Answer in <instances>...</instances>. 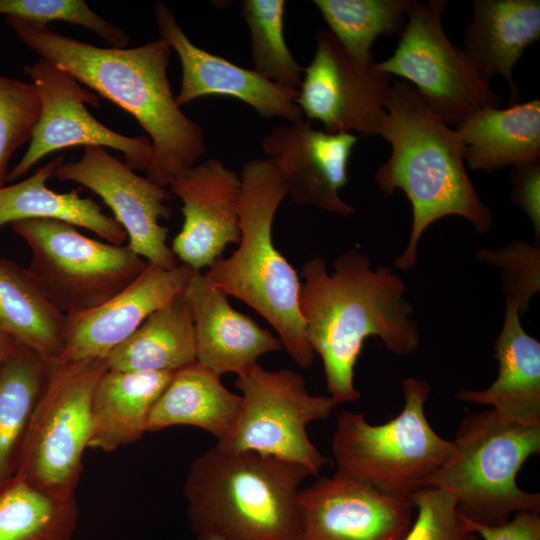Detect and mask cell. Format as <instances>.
<instances>
[{
  "mask_svg": "<svg viewBox=\"0 0 540 540\" xmlns=\"http://www.w3.org/2000/svg\"><path fill=\"white\" fill-rule=\"evenodd\" d=\"M30 50L133 116L149 135L147 178L162 187L206 152L204 131L176 104L167 75L169 44L158 38L134 48L98 47L49 29L6 18Z\"/></svg>",
  "mask_w": 540,
  "mask_h": 540,
  "instance_id": "cell-1",
  "label": "cell"
},
{
  "mask_svg": "<svg viewBox=\"0 0 540 540\" xmlns=\"http://www.w3.org/2000/svg\"><path fill=\"white\" fill-rule=\"evenodd\" d=\"M301 276L306 338L322 359L327 391L338 404L361 397L354 370L366 338H380L397 356L417 350L420 332L404 297L406 284L390 267L373 269L369 258L353 248L335 259L331 273L315 256L303 264Z\"/></svg>",
  "mask_w": 540,
  "mask_h": 540,
  "instance_id": "cell-2",
  "label": "cell"
},
{
  "mask_svg": "<svg viewBox=\"0 0 540 540\" xmlns=\"http://www.w3.org/2000/svg\"><path fill=\"white\" fill-rule=\"evenodd\" d=\"M391 146L388 160L375 173L385 196L402 190L412 206L408 243L394 264L405 271L417 261L418 244L437 220L458 215L487 233L492 212L480 199L467 172L457 132L425 104L406 81L391 85L386 111L378 128Z\"/></svg>",
  "mask_w": 540,
  "mask_h": 540,
  "instance_id": "cell-3",
  "label": "cell"
},
{
  "mask_svg": "<svg viewBox=\"0 0 540 540\" xmlns=\"http://www.w3.org/2000/svg\"><path fill=\"white\" fill-rule=\"evenodd\" d=\"M302 465L209 447L190 464L183 494L191 529L221 540H299Z\"/></svg>",
  "mask_w": 540,
  "mask_h": 540,
  "instance_id": "cell-4",
  "label": "cell"
},
{
  "mask_svg": "<svg viewBox=\"0 0 540 540\" xmlns=\"http://www.w3.org/2000/svg\"><path fill=\"white\" fill-rule=\"evenodd\" d=\"M240 179L239 246L230 257L217 259L205 274L227 296L260 314L296 365L308 368L315 353L300 313L301 284L272 237L274 217L288 196L287 185L271 158L247 161Z\"/></svg>",
  "mask_w": 540,
  "mask_h": 540,
  "instance_id": "cell-5",
  "label": "cell"
},
{
  "mask_svg": "<svg viewBox=\"0 0 540 540\" xmlns=\"http://www.w3.org/2000/svg\"><path fill=\"white\" fill-rule=\"evenodd\" d=\"M451 441L448 459L423 487L446 491L459 512L479 524L540 512V494L516 483L526 460L540 454V422L508 419L489 408L466 415Z\"/></svg>",
  "mask_w": 540,
  "mask_h": 540,
  "instance_id": "cell-6",
  "label": "cell"
},
{
  "mask_svg": "<svg viewBox=\"0 0 540 540\" xmlns=\"http://www.w3.org/2000/svg\"><path fill=\"white\" fill-rule=\"evenodd\" d=\"M402 391V411L385 423L373 425L362 413H340L331 451L336 472L384 492L409 496L445 463L452 441L438 435L426 417L429 384L408 377Z\"/></svg>",
  "mask_w": 540,
  "mask_h": 540,
  "instance_id": "cell-7",
  "label": "cell"
},
{
  "mask_svg": "<svg viewBox=\"0 0 540 540\" xmlns=\"http://www.w3.org/2000/svg\"><path fill=\"white\" fill-rule=\"evenodd\" d=\"M15 477L58 496H73L92 432V398L106 358L50 361Z\"/></svg>",
  "mask_w": 540,
  "mask_h": 540,
  "instance_id": "cell-8",
  "label": "cell"
},
{
  "mask_svg": "<svg viewBox=\"0 0 540 540\" xmlns=\"http://www.w3.org/2000/svg\"><path fill=\"white\" fill-rule=\"evenodd\" d=\"M11 228L30 248V274L66 316L108 301L148 264L127 245L87 237L62 220L29 219L14 222Z\"/></svg>",
  "mask_w": 540,
  "mask_h": 540,
  "instance_id": "cell-9",
  "label": "cell"
},
{
  "mask_svg": "<svg viewBox=\"0 0 540 540\" xmlns=\"http://www.w3.org/2000/svg\"><path fill=\"white\" fill-rule=\"evenodd\" d=\"M235 386L241 391L237 420L215 444L294 462L318 475L329 459L312 443L307 426L327 419L338 402L329 395H311L304 377L286 368L270 371L256 364L237 376Z\"/></svg>",
  "mask_w": 540,
  "mask_h": 540,
  "instance_id": "cell-10",
  "label": "cell"
},
{
  "mask_svg": "<svg viewBox=\"0 0 540 540\" xmlns=\"http://www.w3.org/2000/svg\"><path fill=\"white\" fill-rule=\"evenodd\" d=\"M444 0L414 1L393 54L376 67L406 79L447 125L474 111L501 107L502 97L477 72L465 52L446 35Z\"/></svg>",
  "mask_w": 540,
  "mask_h": 540,
  "instance_id": "cell-11",
  "label": "cell"
},
{
  "mask_svg": "<svg viewBox=\"0 0 540 540\" xmlns=\"http://www.w3.org/2000/svg\"><path fill=\"white\" fill-rule=\"evenodd\" d=\"M23 72L37 89L41 113L27 150L8 173L7 181L19 179L51 153L80 145L118 150L134 171H146L152 154L150 140L120 134L98 121L85 105L101 107L96 93L42 58L24 66Z\"/></svg>",
  "mask_w": 540,
  "mask_h": 540,
  "instance_id": "cell-12",
  "label": "cell"
},
{
  "mask_svg": "<svg viewBox=\"0 0 540 540\" xmlns=\"http://www.w3.org/2000/svg\"><path fill=\"white\" fill-rule=\"evenodd\" d=\"M312 61L304 69L296 103L308 121L328 133L377 135L386 111L391 76L351 59L326 30L316 34Z\"/></svg>",
  "mask_w": 540,
  "mask_h": 540,
  "instance_id": "cell-13",
  "label": "cell"
},
{
  "mask_svg": "<svg viewBox=\"0 0 540 540\" xmlns=\"http://www.w3.org/2000/svg\"><path fill=\"white\" fill-rule=\"evenodd\" d=\"M88 188L110 208L127 235V246L148 263L173 268L179 264L167 245L168 229L160 219L171 217L170 192L138 175L105 148L84 147L80 159L61 164L54 176Z\"/></svg>",
  "mask_w": 540,
  "mask_h": 540,
  "instance_id": "cell-14",
  "label": "cell"
},
{
  "mask_svg": "<svg viewBox=\"0 0 540 540\" xmlns=\"http://www.w3.org/2000/svg\"><path fill=\"white\" fill-rule=\"evenodd\" d=\"M299 540H401L415 513L412 496L391 494L338 472L298 493Z\"/></svg>",
  "mask_w": 540,
  "mask_h": 540,
  "instance_id": "cell-15",
  "label": "cell"
},
{
  "mask_svg": "<svg viewBox=\"0 0 540 540\" xmlns=\"http://www.w3.org/2000/svg\"><path fill=\"white\" fill-rule=\"evenodd\" d=\"M168 187L183 206V225L171 251L181 264L201 271L241 238V179L218 159H208L178 174Z\"/></svg>",
  "mask_w": 540,
  "mask_h": 540,
  "instance_id": "cell-16",
  "label": "cell"
},
{
  "mask_svg": "<svg viewBox=\"0 0 540 540\" xmlns=\"http://www.w3.org/2000/svg\"><path fill=\"white\" fill-rule=\"evenodd\" d=\"M358 140L350 133L317 130L303 119L273 128L261 146L280 170L295 204L347 217L355 209L339 191L348 183V162Z\"/></svg>",
  "mask_w": 540,
  "mask_h": 540,
  "instance_id": "cell-17",
  "label": "cell"
},
{
  "mask_svg": "<svg viewBox=\"0 0 540 540\" xmlns=\"http://www.w3.org/2000/svg\"><path fill=\"white\" fill-rule=\"evenodd\" d=\"M154 17L159 38L179 57L182 77L175 100L180 108L203 96L222 95L243 101L261 117H281L290 123L303 120L296 103L298 90L279 86L254 69L240 67L197 47L164 2L154 4Z\"/></svg>",
  "mask_w": 540,
  "mask_h": 540,
  "instance_id": "cell-18",
  "label": "cell"
},
{
  "mask_svg": "<svg viewBox=\"0 0 540 540\" xmlns=\"http://www.w3.org/2000/svg\"><path fill=\"white\" fill-rule=\"evenodd\" d=\"M193 271L181 263L173 268L148 263L130 285L108 301L66 316L62 350L54 360L107 358L153 312L185 290Z\"/></svg>",
  "mask_w": 540,
  "mask_h": 540,
  "instance_id": "cell-19",
  "label": "cell"
},
{
  "mask_svg": "<svg viewBox=\"0 0 540 540\" xmlns=\"http://www.w3.org/2000/svg\"><path fill=\"white\" fill-rule=\"evenodd\" d=\"M195 330L196 361L222 375H242L266 353L282 349L276 336L236 311L227 294L201 271H193L184 290Z\"/></svg>",
  "mask_w": 540,
  "mask_h": 540,
  "instance_id": "cell-20",
  "label": "cell"
},
{
  "mask_svg": "<svg viewBox=\"0 0 540 540\" xmlns=\"http://www.w3.org/2000/svg\"><path fill=\"white\" fill-rule=\"evenodd\" d=\"M540 37L539 0H474L463 34V51L487 83L500 75L509 104L518 103L514 69L525 49Z\"/></svg>",
  "mask_w": 540,
  "mask_h": 540,
  "instance_id": "cell-21",
  "label": "cell"
},
{
  "mask_svg": "<svg viewBox=\"0 0 540 540\" xmlns=\"http://www.w3.org/2000/svg\"><path fill=\"white\" fill-rule=\"evenodd\" d=\"M520 309L505 300L502 328L494 342L499 369L485 389H460L458 400L489 406L508 419L540 422V342L520 322Z\"/></svg>",
  "mask_w": 540,
  "mask_h": 540,
  "instance_id": "cell-22",
  "label": "cell"
},
{
  "mask_svg": "<svg viewBox=\"0 0 540 540\" xmlns=\"http://www.w3.org/2000/svg\"><path fill=\"white\" fill-rule=\"evenodd\" d=\"M471 170L492 172L540 159V101L481 108L456 125Z\"/></svg>",
  "mask_w": 540,
  "mask_h": 540,
  "instance_id": "cell-23",
  "label": "cell"
},
{
  "mask_svg": "<svg viewBox=\"0 0 540 540\" xmlns=\"http://www.w3.org/2000/svg\"><path fill=\"white\" fill-rule=\"evenodd\" d=\"M174 373L107 369L93 393L88 448L111 453L140 440L154 404Z\"/></svg>",
  "mask_w": 540,
  "mask_h": 540,
  "instance_id": "cell-24",
  "label": "cell"
},
{
  "mask_svg": "<svg viewBox=\"0 0 540 540\" xmlns=\"http://www.w3.org/2000/svg\"><path fill=\"white\" fill-rule=\"evenodd\" d=\"M64 163L57 156L28 178L0 187V229L7 224L29 219H57L88 229L106 242L125 245L124 229L102 207L79 190L58 193L47 186L56 169Z\"/></svg>",
  "mask_w": 540,
  "mask_h": 540,
  "instance_id": "cell-25",
  "label": "cell"
},
{
  "mask_svg": "<svg viewBox=\"0 0 540 540\" xmlns=\"http://www.w3.org/2000/svg\"><path fill=\"white\" fill-rule=\"evenodd\" d=\"M241 396L221 382V375L198 362L176 371L154 404L147 432L188 425L209 432L222 441L233 428Z\"/></svg>",
  "mask_w": 540,
  "mask_h": 540,
  "instance_id": "cell-26",
  "label": "cell"
},
{
  "mask_svg": "<svg viewBox=\"0 0 540 540\" xmlns=\"http://www.w3.org/2000/svg\"><path fill=\"white\" fill-rule=\"evenodd\" d=\"M109 370L176 372L196 363L194 321L185 292L153 312L106 358Z\"/></svg>",
  "mask_w": 540,
  "mask_h": 540,
  "instance_id": "cell-27",
  "label": "cell"
},
{
  "mask_svg": "<svg viewBox=\"0 0 540 540\" xmlns=\"http://www.w3.org/2000/svg\"><path fill=\"white\" fill-rule=\"evenodd\" d=\"M65 324L29 270L0 257V333L50 362L62 350Z\"/></svg>",
  "mask_w": 540,
  "mask_h": 540,
  "instance_id": "cell-28",
  "label": "cell"
},
{
  "mask_svg": "<svg viewBox=\"0 0 540 540\" xmlns=\"http://www.w3.org/2000/svg\"><path fill=\"white\" fill-rule=\"evenodd\" d=\"M47 361L17 344L0 362V489L16 474L35 406L45 387Z\"/></svg>",
  "mask_w": 540,
  "mask_h": 540,
  "instance_id": "cell-29",
  "label": "cell"
},
{
  "mask_svg": "<svg viewBox=\"0 0 540 540\" xmlns=\"http://www.w3.org/2000/svg\"><path fill=\"white\" fill-rule=\"evenodd\" d=\"M75 495L58 496L13 477L0 489V540H71Z\"/></svg>",
  "mask_w": 540,
  "mask_h": 540,
  "instance_id": "cell-30",
  "label": "cell"
},
{
  "mask_svg": "<svg viewBox=\"0 0 540 540\" xmlns=\"http://www.w3.org/2000/svg\"><path fill=\"white\" fill-rule=\"evenodd\" d=\"M330 33L362 65L374 63L371 47L381 35L401 34L413 0H315Z\"/></svg>",
  "mask_w": 540,
  "mask_h": 540,
  "instance_id": "cell-31",
  "label": "cell"
},
{
  "mask_svg": "<svg viewBox=\"0 0 540 540\" xmlns=\"http://www.w3.org/2000/svg\"><path fill=\"white\" fill-rule=\"evenodd\" d=\"M285 7L283 0H244L241 12L250 32L254 70L279 86L298 90L304 69L284 38Z\"/></svg>",
  "mask_w": 540,
  "mask_h": 540,
  "instance_id": "cell-32",
  "label": "cell"
},
{
  "mask_svg": "<svg viewBox=\"0 0 540 540\" xmlns=\"http://www.w3.org/2000/svg\"><path fill=\"white\" fill-rule=\"evenodd\" d=\"M40 113V97L32 83L0 75V187L7 181L13 154L30 142Z\"/></svg>",
  "mask_w": 540,
  "mask_h": 540,
  "instance_id": "cell-33",
  "label": "cell"
},
{
  "mask_svg": "<svg viewBox=\"0 0 540 540\" xmlns=\"http://www.w3.org/2000/svg\"><path fill=\"white\" fill-rule=\"evenodd\" d=\"M0 15L43 25L62 21L82 26L110 47L124 48L129 41L124 30L100 17L83 0H0Z\"/></svg>",
  "mask_w": 540,
  "mask_h": 540,
  "instance_id": "cell-34",
  "label": "cell"
},
{
  "mask_svg": "<svg viewBox=\"0 0 540 540\" xmlns=\"http://www.w3.org/2000/svg\"><path fill=\"white\" fill-rule=\"evenodd\" d=\"M411 496L414 518L401 540H478L446 491L422 487Z\"/></svg>",
  "mask_w": 540,
  "mask_h": 540,
  "instance_id": "cell-35",
  "label": "cell"
},
{
  "mask_svg": "<svg viewBox=\"0 0 540 540\" xmlns=\"http://www.w3.org/2000/svg\"><path fill=\"white\" fill-rule=\"evenodd\" d=\"M477 257L501 269L505 300L518 305L521 314L524 313L540 289L539 245L514 241L498 251L479 250Z\"/></svg>",
  "mask_w": 540,
  "mask_h": 540,
  "instance_id": "cell-36",
  "label": "cell"
},
{
  "mask_svg": "<svg viewBox=\"0 0 540 540\" xmlns=\"http://www.w3.org/2000/svg\"><path fill=\"white\" fill-rule=\"evenodd\" d=\"M511 201L529 217L535 239L540 240V159L514 166Z\"/></svg>",
  "mask_w": 540,
  "mask_h": 540,
  "instance_id": "cell-37",
  "label": "cell"
},
{
  "mask_svg": "<svg viewBox=\"0 0 540 540\" xmlns=\"http://www.w3.org/2000/svg\"><path fill=\"white\" fill-rule=\"evenodd\" d=\"M464 519L482 540H540L539 512H520L499 525H484Z\"/></svg>",
  "mask_w": 540,
  "mask_h": 540,
  "instance_id": "cell-38",
  "label": "cell"
},
{
  "mask_svg": "<svg viewBox=\"0 0 540 540\" xmlns=\"http://www.w3.org/2000/svg\"><path fill=\"white\" fill-rule=\"evenodd\" d=\"M16 345L17 343L10 336L0 333V362L14 350Z\"/></svg>",
  "mask_w": 540,
  "mask_h": 540,
  "instance_id": "cell-39",
  "label": "cell"
},
{
  "mask_svg": "<svg viewBox=\"0 0 540 540\" xmlns=\"http://www.w3.org/2000/svg\"><path fill=\"white\" fill-rule=\"evenodd\" d=\"M196 540H221L217 537L210 535H196Z\"/></svg>",
  "mask_w": 540,
  "mask_h": 540,
  "instance_id": "cell-40",
  "label": "cell"
}]
</instances>
